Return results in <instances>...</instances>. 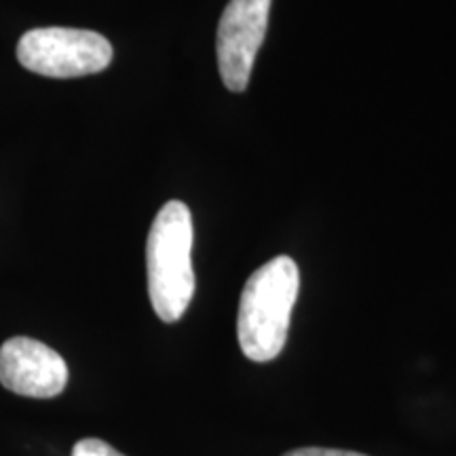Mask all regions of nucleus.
Instances as JSON below:
<instances>
[{"instance_id":"6","label":"nucleus","mask_w":456,"mask_h":456,"mask_svg":"<svg viewBox=\"0 0 456 456\" xmlns=\"http://www.w3.org/2000/svg\"><path fill=\"white\" fill-rule=\"evenodd\" d=\"M72 456H125L114 450L110 444L98 440V437H85L72 448Z\"/></svg>"},{"instance_id":"1","label":"nucleus","mask_w":456,"mask_h":456,"mask_svg":"<svg viewBox=\"0 0 456 456\" xmlns=\"http://www.w3.org/2000/svg\"><path fill=\"white\" fill-rule=\"evenodd\" d=\"M298 289L300 271L289 256H277L248 279L237 315V338L245 357L266 363L281 355Z\"/></svg>"},{"instance_id":"7","label":"nucleus","mask_w":456,"mask_h":456,"mask_svg":"<svg viewBox=\"0 0 456 456\" xmlns=\"http://www.w3.org/2000/svg\"><path fill=\"white\" fill-rule=\"evenodd\" d=\"M281 456H368L362 452H351V450H336V448H296Z\"/></svg>"},{"instance_id":"5","label":"nucleus","mask_w":456,"mask_h":456,"mask_svg":"<svg viewBox=\"0 0 456 456\" xmlns=\"http://www.w3.org/2000/svg\"><path fill=\"white\" fill-rule=\"evenodd\" d=\"M0 385L17 395L51 399L66 389L68 366L45 342L15 336L0 346Z\"/></svg>"},{"instance_id":"4","label":"nucleus","mask_w":456,"mask_h":456,"mask_svg":"<svg viewBox=\"0 0 456 456\" xmlns=\"http://www.w3.org/2000/svg\"><path fill=\"white\" fill-rule=\"evenodd\" d=\"M273 0H231L218 26V68L232 94L248 89L256 55L265 43Z\"/></svg>"},{"instance_id":"3","label":"nucleus","mask_w":456,"mask_h":456,"mask_svg":"<svg viewBox=\"0 0 456 456\" xmlns=\"http://www.w3.org/2000/svg\"><path fill=\"white\" fill-rule=\"evenodd\" d=\"M17 60L41 77L77 78L106 70L112 61V45L91 30L34 28L17 43Z\"/></svg>"},{"instance_id":"2","label":"nucleus","mask_w":456,"mask_h":456,"mask_svg":"<svg viewBox=\"0 0 456 456\" xmlns=\"http://www.w3.org/2000/svg\"><path fill=\"white\" fill-rule=\"evenodd\" d=\"M192 239V216L186 203H165L146 243L148 296L165 323L178 322L195 296Z\"/></svg>"}]
</instances>
